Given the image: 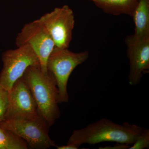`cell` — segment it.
<instances>
[{"mask_svg":"<svg viewBox=\"0 0 149 149\" xmlns=\"http://www.w3.org/2000/svg\"><path fill=\"white\" fill-rule=\"evenodd\" d=\"M145 128L125 122L122 124L102 118L84 128L73 130L65 146H57V149H77L83 144L96 145L102 142H116L132 145Z\"/></svg>","mask_w":149,"mask_h":149,"instance_id":"1","label":"cell"},{"mask_svg":"<svg viewBox=\"0 0 149 149\" xmlns=\"http://www.w3.org/2000/svg\"><path fill=\"white\" fill-rule=\"evenodd\" d=\"M22 77L35 100L38 114L52 126L61 116L58 89L54 76L48 71L43 72L40 66H31Z\"/></svg>","mask_w":149,"mask_h":149,"instance_id":"2","label":"cell"},{"mask_svg":"<svg viewBox=\"0 0 149 149\" xmlns=\"http://www.w3.org/2000/svg\"><path fill=\"white\" fill-rule=\"evenodd\" d=\"M89 57L88 51L74 53L68 48L55 47L48 58L47 69L54 76L58 91V103L69 101L67 86L70 74Z\"/></svg>","mask_w":149,"mask_h":149,"instance_id":"3","label":"cell"},{"mask_svg":"<svg viewBox=\"0 0 149 149\" xmlns=\"http://www.w3.org/2000/svg\"><path fill=\"white\" fill-rule=\"evenodd\" d=\"M0 125L24 139L32 148L46 149L57 146L49 136L50 125L39 114L6 119L0 122Z\"/></svg>","mask_w":149,"mask_h":149,"instance_id":"4","label":"cell"},{"mask_svg":"<svg viewBox=\"0 0 149 149\" xmlns=\"http://www.w3.org/2000/svg\"><path fill=\"white\" fill-rule=\"evenodd\" d=\"M3 63L0 72V85L9 91L31 66H40L39 58L29 45H22L2 54Z\"/></svg>","mask_w":149,"mask_h":149,"instance_id":"5","label":"cell"},{"mask_svg":"<svg viewBox=\"0 0 149 149\" xmlns=\"http://www.w3.org/2000/svg\"><path fill=\"white\" fill-rule=\"evenodd\" d=\"M17 47L29 45L39 58L40 68L48 72V58L55 47L52 38L39 19L25 24L18 33L15 40Z\"/></svg>","mask_w":149,"mask_h":149,"instance_id":"6","label":"cell"},{"mask_svg":"<svg viewBox=\"0 0 149 149\" xmlns=\"http://www.w3.org/2000/svg\"><path fill=\"white\" fill-rule=\"evenodd\" d=\"M38 19L51 35L55 47H69L75 21L74 13L68 6L56 8Z\"/></svg>","mask_w":149,"mask_h":149,"instance_id":"7","label":"cell"},{"mask_svg":"<svg viewBox=\"0 0 149 149\" xmlns=\"http://www.w3.org/2000/svg\"><path fill=\"white\" fill-rule=\"evenodd\" d=\"M127 55L129 61L128 82L136 86L149 72V36L137 37L134 35L125 38Z\"/></svg>","mask_w":149,"mask_h":149,"instance_id":"8","label":"cell"},{"mask_svg":"<svg viewBox=\"0 0 149 149\" xmlns=\"http://www.w3.org/2000/svg\"><path fill=\"white\" fill-rule=\"evenodd\" d=\"M8 100L5 120L31 117L39 114L32 93L22 77L17 80L9 90Z\"/></svg>","mask_w":149,"mask_h":149,"instance_id":"9","label":"cell"},{"mask_svg":"<svg viewBox=\"0 0 149 149\" xmlns=\"http://www.w3.org/2000/svg\"><path fill=\"white\" fill-rule=\"evenodd\" d=\"M104 12L114 15L132 16L139 0H89Z\"/></svg>","mask_w":149,"mask_h":149,"instance_id":"10","label":"cell"},{"mask_svg":"<svg viewBox=\"0 0 149 149\" xmlns=\"http://www.w3.org/2000/svg\"><path fill=\"white\" fill-rule=\"evenodd\" d=\"M132 17L137 37L149 36V0H139Z\"/></svg>","mask_w":149,"mask_h":149,"instance_id":"11","label":"cell"},{"mask_svg":"<svg viewBox=\"0 0 149 149\" xmlns=\"http://www.w3.org/2000/svg\"><path fill=\"white\" fill-rule=\"evenodd\" d=\"M24 139L0 125V149H27Z\"/></svg>","mask_w":149,"mask_h":149,"instance_id":"12","label":"cell"},{"mask_svg":"<svg viewBox=\"0 0 149 149\" xmlns=\"http://www.w3.org/2000/svg\"><path fill=\"white\" fill-rule=\"evenodd\" d=\"M8 103V91L0 85V122L5 120Z\"/></svg>","mask_w":149,"mask_h":149,"instance_id":"13","label":"cell"},{"mask_svg":"<svg viewBox=\"0 0 149 149\" xmlns=\"http://www.w3.org/2000/svg\"><path fill=\"white\" fill-rule=\"evenodd\" d=\"M149 148V130L145 128L136 141L130 145L128 149Z\"/></svg>","mask_w":149,"mask_h":149,"instance_id":"14","label":"cell"},{"mask_svg":"<svg viewBox=\"0 0 149 149\" xmlns=\"http://www.w3.org/2000/svg\"><path fill=\"white\" fill-rule=\"evenodd\" d=\"M130 145L124 143H117L113 146H105L104 147H100V149H127L129 148Z\"/></svg>","mask_w":149,"mask_h":149,"instance_id":"15","label":"cell"}]
</instances>
